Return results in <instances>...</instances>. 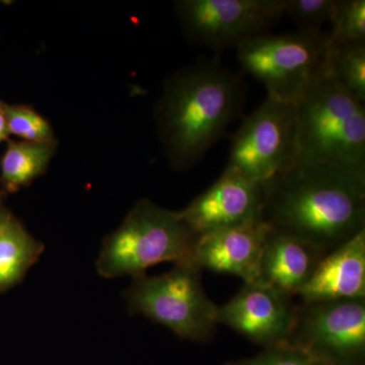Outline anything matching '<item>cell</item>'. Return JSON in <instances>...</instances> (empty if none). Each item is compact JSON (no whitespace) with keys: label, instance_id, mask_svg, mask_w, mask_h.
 Here are the masks:
<instances>
[{"label":"cell","instance_id":"277c9868","mask_svg":"<svg viewBox=\"0 0 365 365\" xmlns=\"http://www.w3.org/2000/svg\"><path fill=\"white\" fill-rule=\"evenodd\" d=\"M196 239L179 211L141 199L122 225L106 237L97 261L98 273L106 278H134L163 262L193 265Z\"/></svg>","mask_w":365,"mask_h":365},{"label":"cell","instance_id":"4fadbf2b","mask_svg":"<svg viewBox=\"0 0 365 365\" xmlns=\"http://www.w3.org/2000/svg\"><path fill=\"white\" fill-rule=\"evenodd\" d=\"M326 255L288 232L270 227L260 261L258 281L292 299L299 297Z\"/></svg>","mask_w":365,"mask_h":365},{"label":"cell","instance_id":"ffe728a7","mask_svg":"<svg viewBox=\"0 0 365 365\" xmlns=\"http://www.w3.org/2000/svg\"><path fill=\"white\" fill-rule=\"evenodd\" d=\"M338 0H283V13L288 14L299 31H322L330 24Z\"/></svg>","mask_w":365,"mask_h":365},{"label":"cell","instance_id":"8fae6325","mask_svg":"<svg viewBox=\"0 0 365 365\" xmlns=\"http://www.w3.org/2000/svg\"><path fill=\"white\" fill-rule=\"evenodd\" d=\"M290 300L261 281L245 282L230 302L217 306L218 324L266 349L285 345L294 321L295 306Z\"/></svg>","mask_w":365,"mask_h":365},{"label":"cell","instance_id":"d6986e66","mask_svg":"<svg viewBox=\"0 0 365 365\" xmlns=\"http://www.w3.org/2000/svg\"><path fill=\"white\" fill-rule=\"evenodd\" d=\"M330 25V45L365 42L364 0H338Z\"/></svg>","mask_w":365,"mask_h":365},{"label":"cell","instance_id":"8992f818","mask_svg":"<svg viewBox=\"0 0 365 365\" xmlns=\"http://www.w3.org/2000/svg\"><path fill=\"white\" fill-rule=\"evenodd\" d=\"M125 299L131 314H143L182 339L206 342L218 325L217 306L209 299L201 270L194 265H175L163 275L134 277Z\"/></svg>","mask_w":365,"mask_h":365},{"label":"cell","instance_id":"30bf717a","mask_svg":"<svg viewBox=\"0 0 365 365\" xmlns=\"http://www.w3.org/2000/svg\"><path fill=\"white\" fill-rule=\"evenodd\" d=\"M263 201L264 184L227 165L222 176L179 212L198 237L261 220Z\"/></svg>","mask_w":365,"mask_h":365},{"label":"cell","instance_id":"9c48e42d","mask_svg":"<svg viewBox=\"0 0 365 365\" xmlns=\"http://www.w3.org/2000/svg\"><path fill=\"white\" fill-rule=\"evenodd\" d=\"M178 20L190 42L222 49L267 33L283 13V0H181Z\"/></svg>","mask_w":365,"mask_h":365},{"label":"cell","instance_id":"7c38bea8","mask_svg":"<svg viewBox=\"0 0 365 365\" xmlns=\"http://www.w3.org/2000/svg\"><path fill=\"white\" fill-rule=\"evenodd\" d=\"M269 230L267 223L255 220L198 235L192 264L200 270L237 276L245 282L257 281Z\"/></svg>","mask_w":365,"mask_h":365},{"label":"cell","instance_id":"3957f363","mask_svg":"<svg viewBox=\"0 0 365 365\" xmlns=\"http://www.w3.org/2000/svg\"><path fill=\"white\" fill-rule=\"evenodd\" d=\"M299 163L365 173V107L327 71L295 106Z\"/></svg>","mask_w":365,"mask_h":365},{"label":"cell","instance_id":"7a4b0ae2","mask_svg":"<svg viewBox=\"0 0 365 365\" xmlns=\"http://www.w3.org/2000/svg\"><path fill=\"white\" fill-rule=\"evenodd\" d=\"M245 91L240 74L215 58L185 67L167 79L155 122L175 169H191L225 135L242 112Z\"/></svg>","mask_w":365,"mask_h":365},{"label":"cell","instance_id":"5b68a950","mask_svg":"<svg viewBox=\"0 0 365 365\" xmlns=\"http://www.w3.org/2000/svg\"><path fill=\"white\" fill-rule=\"evenodd\" d=\"M242 71L260 81L268 97L297 106L328 71L330 42L323 31L261 34L237 46Z\"/></svg>","mask_w":365,"mask_h":365},{"label":"cell","instance_id":"52a82bcc","mask_svg":"<svg viewBox=\"0 0 365 365\" xmlns=\"http://www.w3.org/2000/svg\"><path fill=\"white\" fill-rule=\"evenodd\" d=\"M299 160L297 107L267 96L232 135L227 165L265 184Z\"/></svg>","mask_w":365,"mask_h":365},{"label":"cell","instance_id":"44dd1931","mask_svg":"<svg viewBox=\"0 0 365 365\" xmlns=\"http://www.w3.org/2000/svg\"><path fill=\"white\" fill-rule=\"evenodd\" d=\"M228 365H326L289 345L268 348L265 352Z\"/></svg>","mask_w":365,"mask_h":365},{"label":"cell","instance_id":"ac0fdd59","mask_svg":"<svg viewBox=\"0 0 365 365\" xmlns=\"http://www.w3.org/2000/svg\"><path fill=\"white\" fill-rule=\"evenodd\" d=\"M9 135L28 143H55L51 125L29 106L11 105L0 101Z\"/></svg>","mask_w":365,"mask_h":365},{"label":"cell","instance_id":"9a60e30c","mask_svg":"<svg viewBox=\"0 0 365 365\" xmlns=\"http://www.w3.org/2000/svg\"><path fill=\"white\" fill-rule=\"evenodd\" d=\"M43 251L0 195V294L20 283Z\"/></svg>","mask_w":365,"mask_h":365},{"label":"cell","instance_id":"e0dca14e","mask_svg":"<svg viewBox=\"0 0 365 365\" xmlns=\"http://www.w3.org/2000/svg\"><path fill=\"white\" fill-rule=\"evenodd\" d=\"M328 71L348 93L365 102V42L330 45Z\"/></svg>","mask_w":365,"mask_h":365},{"label":"cell","instance_id":"5bb4252c","mask_svg":"<svg viewBox=\"0 0 365 365\" xmlns=\"http://www.w3.org/2000/svg\"><path fill=\"white\" fill-rule=\"evenodd\" d=\"M299 297L302 302L365 299V230L323 257Z\"/></svg>","mask_w":365,"mask_h":365},{"label":"cell","instance_id":"2e32d148","mask_svg":"<svg viewBox=\"0 0 365 365\" xmlns=\"http://www.w3.org/2000/svg\"><path fill=\"white\" fill-rule=\"evenodd\" d=\"M55 143H28L7 139L0 163V182L9 193L28 186L44 174L56 150Z\"/></svg>","mask_w":365,"mask_h":365},{"label":"cell","instance_id":"7402d4cb","mask_svg":"<svg viewBox=\"0 0 365 365\" xmlns=\"http://www.w3.org/2000/svg\"><path fill=\"white\" fill-rule=\"evenodd\" d=\"M9 135V128H7L6 117L4 113L0 109V143L4 140H7V137Z\"/></svg>","mask_w":365,"mask_h":365},{"label":"cell","instance_id":"6da1fadb","mask_svg":"<svg viewBox=\"0 0 365 365\" xmlns=\"http://www.w3.org/2000/svg\"><path fill=\"white\" fill-rule=\"evenodd\" d=\"M261 220L329 254L365 230V173L299 163L264 184Z\"/></svg>","mask_w":365,"mask_h":365},{"label":"cell","instance_id":"ba28073f","mask_svg":"<svg viewBox=\"0 0 365 365\" xmlns=\"http://www.w3.org/2000/svg\"><path fill=\"white\" fill-rule=\"evenodd\" d=\"M287 345L326 365H357L365 351V299L302 302Z\"/></svg>","mask_w":365,"mask_h":365}]
</instances>
